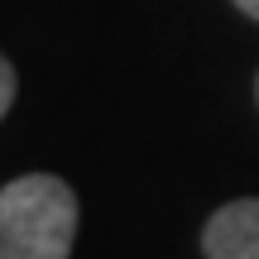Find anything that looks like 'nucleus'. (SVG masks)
Listing matches in <instances>:
<instances>
[{"mask_svg": "<svg viewBox=\"0 0 259 259\" xmlns=\"http://www.w3.org/2000/svg\"><path fill=\"white\" fill-rule=\"evenodd\" d=\"M206 259H259V197H240L211 211L202 226Z\"/></svg>", "mask_w": 259, "mask_h": 259, "instance_id": "f03ea898", "label": "nucleus"}, {"mask_svg": "<svg viewBox=\"0 0 259 259\" xmlns=\"http://www.w3.org/2000/svg\"><path fill=\"white\" fill-rule=\"evenodd\" d=\"M254 96H259V82H254Z\"/></svg>", "mask_w": 259, "mask_h": 259, "instance_id": "39448f33", "label": "nucleus"}, {"mask_svg": "<svg viewBox=\"0 0 259 259\" xmlns=\"http://www.w3.org/2000/svg\"><path fill=\"white\" fill-rule=\"evenodd\" d=\"M235 10H245L250 19H259V0H235Z\"/></svg>", "mask_w": 259, "mask_h": 259, "instance_id": "20e7f679", "label": "nucleus"}, {"mask_svg": "<svg viewBox=\"0 0 259 259\" xmlns=\"http://www.w3.org/2000/svg\"><path fill=\"white\" fill-rule=\"evenodd\" d=\"M15 87H19V77H15V67H10V58L0 53V120H5L10 106H15Z\"/></svg>", "mask_w": 259, "mask_h": 259, "instance_id": "7ed1b4c3", "label": "nucleus"}, {"mask_svg": "<svg viewBox=\"0 0 259 259\" xmlns=\"http://www.w3.org/2000/svg\"><path fill=\"white\" fill-rule=\"evenodd\" d=\"M77 192L53 173H19L0 187V259H72Z\"/></svg>", "mask_w": 259, "mask_h": 259, "instance_id": "f257e3e1", "label": "nucleus"}]
</instances>
